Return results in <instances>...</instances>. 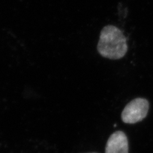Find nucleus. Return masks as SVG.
I'll return each instance as SVG.
<instances>
[{
	"label": "nucleus",
	"instance_id": "obj_1",
	"mask_svg": "<svg viewBox=\"0 0 153 153\" xmlns=\"http://www.w3.org/2000/svg\"><path fill=\"white\" fill-rule=\"evenodd\" d=\"M97 49L99 54L105 58L119 59L128 51L126 38L118 27L106 26L100 33Z\"/></svg>",
	"mask_w": 153,
	"mask_h": 153
},
{
	"label": "nucleus",
	"instance_id": "obj_2",
	"mask_svg": "<svg viewBox=\"0 0 153 153\" xmlns=\"http://www.w3.org/2000/svg\"><path fill=\"white\" fill-rule=\"evenodd\" d=\"M149 108V102L145 98H137L128 103L121 114L122 121L126 124H135L144 119Z\"/></svg>",
	"mask_w": 153,
	"mask_h": 153
},
{
	"label": "nucleus",
	"instance_id": "obj_3",
	"mask_svg": "<svg viewBox=\"0 0 153 153\" xmlns=\"http://www.w3.org/2000/svg\"><path fill=\"white\" fill-rule=\"evenodd\" d=\"M128 140L122 131H117L110 136L105 147V153H128Z\"/></svg>",
	"mask_w": 153,
	"mask_h": 153
},
{
	"label": "nucleus",
	"instance_id": "obj_4",
	"mask_svg": "<svg viewBox=\"0 0 153 153\" xmlns=\"http://www.w3.org/2000/svg\"><path fill=\"white\" fill-rule=\"evenodd\" d=\"M93 153H96V152H93Z\"/></svg>",
	"mask_w": 153,
	"mask_h": 153
}]
</instances>
